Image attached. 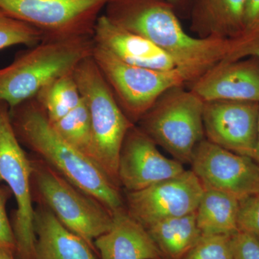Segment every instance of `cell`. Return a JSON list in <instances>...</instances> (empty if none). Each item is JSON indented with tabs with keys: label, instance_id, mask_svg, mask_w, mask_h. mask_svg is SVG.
Wrapping results in <instances>:
<instances>
[{
	"label": "cell",
	"instance_id": "4",
	"mask_svg": "<svg viewBox=\"0 0 259 259\" xmlns=\"http://www.w3.org/2000/svg\"><path fill=\"white\" fill-rule=\"evenodd\" d=\"M92 56L76 66L73 75L90 114L92 159L120 188L119 156L126 134L135 124L121 110Z\"/></svg>",
	"mask_w": 259,
	"mask_h": 259
},
{
	"label": "cell",
	"instance_id": "32",
	"mask_svg": "<svg viewBox=\"0 0 259 259\" xmlns=\"http://www.w3.org/2000/svg\"><path fill=\"white\" fill-rule=\"evenodd\" d=\"M166 1L168 2V3H169L170 4L175 7V5L183 4V3H185L187 0H166Z\"/></svg>",
	"mask_w": 259,
	"mask_h": 259
},
{
	"label": "cell",
	"instance_id": "33",
	"mask_svg": "<svg viewBox=\"0 0 259 259\" xmlns=\"http://www.w3.org/2000/svg\"><path fill=\"white\" fill-rule=\"evenodd\" d=\"M257 194H259V189H258V193H257Z\"/></svg>",
	"mask_w": 259,
	"mask_h": 259
},
{
	"label": "cell",
	"instance_id": "15",
	"mask_svg": "<svg viewBox=\"0 0 259 259\" xmlns=\"http://www.w3.org/2000/svg\"><path fill=\"white\" fill-rule=\"evenodd\" d=\"M93 39L97 45L130 64L162 71L177 69L171 58L152 42L117 26L104 14L97 20Z\"/></svg>",
	"mask_w": 259,
	"mask_h": 259
},
{
	"label": "cell",
	"instance_id": "9",
	"mask_svg": "<svg viewBox=\"0 0 259 259\" xmlns=\"http://www.w3.org/2000/svg\"><path fill=\"white\" fill-rule=\"evenodd\" d=\"M110 0H0V9L41 32L44 40L93 37Z\"/></svg>",
	"mask_w": 259,
	"mask_h": 259
},
{
	"label": "cell",
	"instance_id": "6",
	"mask_svg": "<svg viewBox=\"0 0 259 259\" xmlns=\"http://www.w3.org/2000/svg\"><path fill=\"white\" fill-rule=\"evenodd\" d=\"M184 86L162 94L136 125L177 161L187 163L204 139V102Z\"/></svg>",
	"mask_w": 259,
	"mask_h": 259
},
{
	"label": "cell",
	"instance_id": "25",
	"mask_svg": "<svg viewBox=\"0 0 259 259\" xmlns=\"http://www.w3.org/2000/svg\"><path fill=\"white\" fill-rule=\"evenodd\" d=\"M237 224L238 231L259 239V194H250L240 199Z\"/></svg>",
	"mask_w": 259,
	"mask_h": 259
},
{
	"label": "cell",
	"instance_id": "5",
	"mask_svg": "<svg viewBox=\"0 0 259 259\" xmlns=\"http://www.w3.org/2000/svg\"><path fill=\"white\" fill-rule=\"evenodd\" d=\"M32 194L70 231L94 250V242L110 230L112 212L100 201L80 190L40 158H31Z\"/></svg>",
	"mask_w": 259,
	"mask_h": 259
},
{
	"label": "cell",
	"instance_id": "16",
	"mask_svg": "<svg viewBox=\"0 0 259 259\" xmlns=\"http://www.w3.org/2000/svg\"><path fill=\"white\" fill-rule=\"evenodd\" d=\"M101 259H163L147 229L125 207L112 212L110 230L94 242Z\"/></svg>",
	"mask_w": 259,
	"mask_h": 259
},
{
	"label": "cell",
	"instance_id": "31",
	"mask_svg": "<svg viewBox=\"0 0 259 259\" xmlns=\"http://www.w3.org/2000/svg\"><path fill=\"white\" fill-rule=\"evenodd\" d=\"M253 160L259 165V115L258 121V136H257V144L256 148H255V152Z\"/></svg>",
	"mask_w": 259,
	"mask_h": 259
},
{
	"label": "cell",
	"instance_id": "26",
	"mask_svg": "<svg viewBox=\"0 0 259 259\" xmlns=\"http://www.w3.org/2000/svg\"><path fill=\"white\" fill-rule=\"evenodd\" d=\"M253 57L259 61V30L242 35L234 40L228 56L221 61H232Z\"/></svg>",
	"mask_w": 259,
	"mask_h": 259
},
{
	"label": "cell",
	"instance_id": "27",
	"mask_svg": "<svg viewBox=\"0 0 259 259\" xmlns=\"http://www.w3.org/2000/svg\"><path fill=\"white\" fill-rule=\"evenodd\" d=\"M233 259H259V239L238 231L232 236Z\"/></svg>",
	"mask_w": 259,
	"mask_h": 259
},
{
	"label": "cell",
	"instance_id": "23",
	"mask_svg": "<svg viewBox=\"0 0 259 259\" xmlns=\"http://www.w3.org/2000/svg\"><path fill=\"white\" fill-rule=\"evenodd\" d=\"M42 40L41 32L0 9V51L18 45L32 47Z\"/></svg>",
	"mask_w": 259,
	"mask_h": 259
},
{
	"label": "cell",
	"instance_id": "28",
	"mask_svg": "<svg viewBox=\"0 0 259 259\" xmlns=\"http://www.w3.org/2000/svg\"><path fill=\"white\" fill-rule=\"evenodd\" d=\"M12 195L8 187H0V247L15 252V238L13 226L8 217L6 204Z\"/></svg>",
	"mask_w": 259,
	"mask_h": 259
},
{
	"label": "cell",
	"instance_id": "12",
	"mask_svg": "<svg viewBox=\"0 0 259 259\" xmlns=\"http://www.w3.org/2000/svg\"><path fill=\"white\" fill-rule=\"evenodd\" d=\"M258 115V102H204V135L212 144L253 159Z\"/></svg>",
	"mask_w": 259,
	"mask_h": 259
},
{
	"label": "cell",
	"instance_id": "30",
	"mask_svg": "<svg viewBox=\"0 0 259 259\" xmlns=\"http://www.w3.org/2000/svg\"><path fill=\"white\" fill-rule=\"evenodd\" d=\"M0 259H16L14 250L0 247Z\"/></svg>",
	"mask_w": 259,
	"mask_h": 259
},
{
	"label": "cell",
	"instance_id": "7",
	"mask_svg": "<svg viewBox=\"0 0 259 259\" xmlns=\"http://www.w3.org/2000/svg\"><path fill=\"white\" fill-rule=\"evenodd\" d=\"M31 158L17 139L8 104L0 102V183L5 182L17 203L13 226L17 259L35 258V208Z\"/></svg>",
	"mask_w": 259,
	"mask_h": 259
},
{
	"label": "cell",
	"instance_id": "3",
	"mask_svg": "<svg viewBox=\"0 0 259 259\" xmlns=\"http://www.w3.org/2000/svg\"><path fill=\"white\" fill-rule=\"evenodd\" d=\"M94 47L93 37L42 40L20 53L0 69V102L13 109L34 98L51 81L72 73Z\"/></svg>",
	"mask_w": 259,
	"mask_h": 259
},
{
	"label": "cell",
	"instance_id": "10",
	"mask_svg": "<svg viewBox=\"0 0 259 259\" xmlns=\"http://www.w3.org/2000/svg\"><path fill=\"white\" fill-rule=\"evenodd\" d=\"M204 192L191 170L143 190L126 193L127 212L145 228L170 218L194 213Z\"/></svg>",
	"mask_w": 259,
	"mask_h": 259
},
{
	"label": "cell",
	"instance_id": "21",
	"mask_svg": "<svg viewBox=\"0 0 259 259\" xmlns=\"http://www.w3.org/2000/svg\"><path fill=\"white\" fill-rule=\"evenodd\" d=\"M73 72L51 81L34 97L50 122L60 120L82 102Z\"/></svg>",
	"mask_w": 259,
	"mask_h": 259
},
{
	"label": "cell",
	"instance_id": "14",
	"mask_svg": "<svg viewBox=\"0 0 259 259\" xmlns=\"http://www.w3.org/2000/svg\"><path fill=\"white\" fill-rule=\"evenodd\" d=\"M204 102L215 100L259 103V61L253 57L221 61L190 83Z\"/></svg>",
	"mask_w": 259,
	"mask_h": 259
},
{
	"label": "cell",
	"instance_id": "1",
	"mask_svg": "<svg viewBox=\"0 0 259 259\" xmlns=\"http://www.w3.org/2000/svg\"><path fill=\"white\" fill-rule=\"evenodd\" d=\"M104 11L112 23L146 37L169 56L188 84L223 61L234 44L192 36L166 0H110Z\"/></svg>",
	"mask_w": 259,
	"mask_h": 259
},
{
	"label": "cell",
	"instance_id": "18",
	"mask_svg": "<svg viewBox=\"0 0 259 259\" xmlns=\"http://www.w3.org/2000/svg\"><path fill=\"white\" fill-rule=\"evenodd\" d=\"M191 29L200 38L236 40L243 34L246 0H192Z\"/></svg>",
	"mask_w": 259,
	"mask_h": 259
},
{
	"label": "cell",
	"instance_id": "11",
	"mask_svg": "<svg viewBox=\"0 0 259 259\" xmlns=\"http://www.w3.org/2000/svg\"><path fill=\"white\" fill-rule=\"evenodd\" d=\"M192 170L204 188L212 189L241 199L257 194L259 165L242 156L203 139L194 150Z\"/></svg>",
	"mask_w": 259,
	"mask_h": 259
},
{
	"label": "cell",
	"instance_id": "22",
	"mask_svg": "<svg viewBox=\"0 0 259 259\" xmlns=\"http://www.w3.org/2000/svg\"><path fill=\"white\" fill-rule=\"evenodd\" d=\"M50 123L61 139L92 159L93 134L91 121L88 107L83 100L79 106L72 111L60 120Z\"/></svg>",
	"mask_w": 259,
	"mask_h": 259
},
{
	"label": "cell",
	"instance_id": "13",
	"mask_svg": "<svg viewBox=\"0 0 259 259\" xmlns=\"http://www.w3.org/2000/svg\"><path fill=\"white\" fill-rule=\"evenodd\" d=\"M157 146L137 125L129 130L119 156L120 187L136 192L185 171L181 162L163 156Z\"/></svg>",
	"mask_w": 259,
	"mask_h": 259
},
{
	"label": "cell",
	"instance_id": "29",
	"mask_svg": "<svg viewBox=\"0 0 259 259\" xmlns=\"http://www.w3.org/2000/svg\"><path fill=\"white\" fill-rule=\"evenodd\" d=\"M259 30V0H246L243 35Z\"/></svg>",
	"mask_w": 259,
	"mask_h": 259
},
{
	"label": "cell",
	"instance_id": "19",
	"mask_svg": "<svg viewBox=\"0 0 259 259\" xmlns=\"http://www.w3.org/2000/svg\"><path fill=\"white\" fill-rule=\"evenodd\" d=\"M239 199L220 191L204 188L195 212L196 222L204 234L233 236L238 231Z\"/></svg>",
	"mask_w": 259,
	"mask_h": 259
},
{
	"label": "cell",
	"instance_id": "24",
	"mask_svg": "<svg viewBox=\"0 0 259 259\" xmlns=\"http://www.w3.org/2000/svg\"><path fill=\"white\" fill-rule=\"evenodd\" d=\"M182 259H233L232 236L202 233Z\"/></svg>",
	"mask_w": 259,
	"mask_h": 259
},
{
	"label": "cell",
	"instance_id": "20",
	"mask_svg": "<svg viewBox=\"0 0 259 259\" xmlns=\"http://www.w3.org/2000/svg\"><path fill=\"white\" fill-rule=\"evenodd\" d=\"M163 255L182 259L198 241L202 233L195 212L164 220L146 228Z\"/></svg>",
	"mask_w": 259,
	"mask_h": 259
},
{
	"label": "cell",
	"instance_id": "8",
	"mask_svg": "<svg viewBox=\"0 0 259 259\" xmlns=\"http://www.w3.org/2000/svg\"><path fill=\"white\" fill-rule=\"evenodd\" d=\"M92 56L121 110L135 125L164 92L187 83L178 69L162 71L130 64L95 42Z\"/></svg>",
	"mask_w": 259,
	"mask_h": 259
},
{
	"label": "cell",
	"instance_id": "2",
	"mask_svg": "<svg viewBox=\"0 0 259 259\" xmlns=\"http://www.w3.org/2000/svg\"><path fill=\"white\" fill-rule=\"evenodd\" d=\"M10 114L15 134L22 146L112 212L125 207L120 188L91 158L61 139L35 98L10 109Z\"/></svg>",
	"mask_w": 259,
	"mask_h": 259
},
{
	"label": "cell",
	"instance_id": "17",
	"mask_svg": "<svg viewBox=\"0 0 259 259\" xmlns=\"http://www.w3.org/2000/svg\"><path fill=\"white\" fill-rule=\"evenodd\" d=\"M34 228L36 236L34 259H97L93 248L44 204L39 203L35 208Z\"/></svg>",
	"mask_w": 259,
	"mask_h": 259
}]
</instances>
